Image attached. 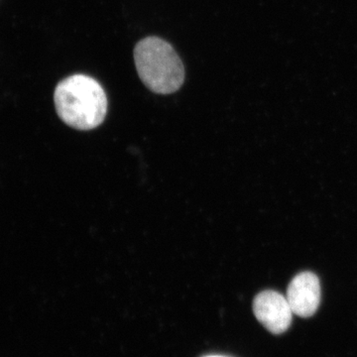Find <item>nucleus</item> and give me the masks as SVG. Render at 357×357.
<instances>
[{
    "instance_id": "f257e3e1",
    "label": "nucleus",
    "mask_w": 357,
    "mask_h": 357,
    "mask_svg": "<svg viewBox=\"0 0 357 357\" xmlns=\"http://www.w3.org/2000/svg\"><path fill=\"white\" fill-rule=\"evenodd\" d=\"M54 102L59 117L77 130L95 129L107 116L105 89L86 75H73L61 81L55 89Z\"/></svg>"
},
{
    "instance_id": "39448f33",
    "label": "nucleus",
    "mask_w": 357,
    "mask_h": 357,
    "mask_svg": "<svg viewBox=\"0 0 357 357\" xmlns=\"http://www.w3.org/2000/svg\"><path fill=\"white\" fill-rule=\"evenodd\" d=\"M204 357H225L222 356H204Z\"/></svg>"
},
{
    "instance_id": "20e7f679",
    "label": "nucleus",
    "mask_w": 357,
    "mask_h": 357,
    "mask_svg": "<svg viewBox=\"0 0 357 357\" xmlns=\"http://www.w3.org/2000/svg\"><path fill=\"white\" fill-rule=\"evenodd\" d=\"M286 298L296 316L301 318L314 316L321 302V283L318 276L305 271L294 277L289 284Z\"/></svg>"
},
{
    "instance_id": "7ed1b4c3",
    "label": "nucleus",
    "mask_w": 357,
    "mask_h": 357,
    "mask_svg": "<svg viewBox=\"0 0 357 357\" xmlns=\"http://www.w3.org/2000/svg\"><path fill=\"white\" fill-rule=\"evenodd\" d=\"M253 312L258 321L273 335L285 333L292 324L293 312L287 298L276 291L258 294L253 301Z\"/></svg>"
},
{
    "instance_id": "f03ea898",
    "label": "nucleus",
    "mask_w": 357,
    "mask_h": 357,
    "mask_svg": "<svg viewBox=\"0 0 357 357\" xmlns=\"http://www.w3.org/2000/svg\"><path fill=\"white\" fill-rule=\"evenodd\" d=\"M134 61L141 81L150 91L170 95L184 84L182 61L168 42L158 37H147L134 49Z\"/></svg>"
}]
</instances>
